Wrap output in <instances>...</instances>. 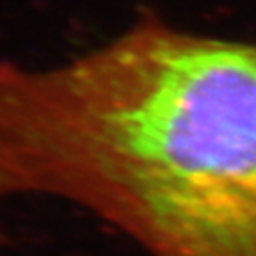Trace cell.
<instances>
[{
	"mask_svg": "<svg viewBox=\"0 0 256 256\" xmlns=\"http://www.w3.org/2000/svg\"><path fill=\"white\" fill-rule=\"evenodd\" d=\"M20 182L16 178L11 162L8 158L6 148L0 144V196H6L9 192H20Z\"/></svg>",
	"mask_w": 256,
	"mask_h": 256,
	"instance_id": "1",
	"label": "cell"
}]
</instances>
